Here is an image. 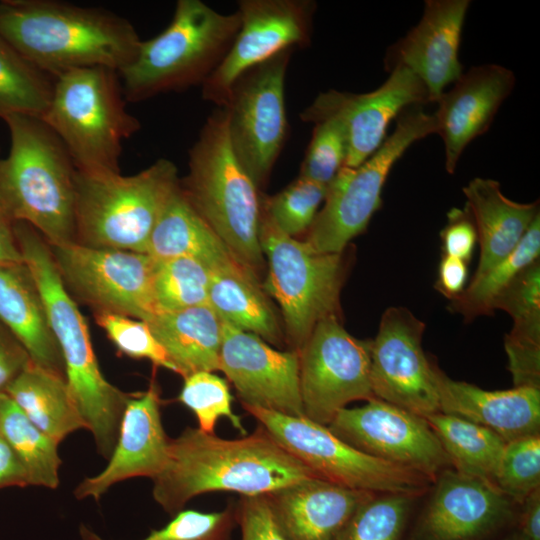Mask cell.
Masks as SVG:
<instances>
[{"label":"cell","instance_id":"cell-1","mask_svg":"<svg viewBox=\"0 0 540 540\" xmlns=\"http://www.w3.org/2000/svg\"><path fill=\"white\" fill-rule=\"evenodd\" d=\"M319 478L284 450L260 425L249 435L224 439L187 427L171 439L169 458L153 479V498L170 515L204 493L266 495Z\"/></svg>","mask_w":540,"mask_h":540},{"label":"cell","instance_id":"cell-2","mask_svg":"<svg viewBox=\"0 0 540 540\" xmlns=\"http://www.w3.org/2000/svg\"><path fill=\"white\" fill-rule=\"evenodd\" d=\"M0 35L52 78L87 67L119 71L142 41L112 11L56 0L0 1Z\"/></svg>","mask_w":540,"mask_h":540},{"label":"cell","instance_id":"cell-3","mask_svg":"<svg viewBox=\"0 0 540 540\" xmlns=\"http://www.w3.org/2000/svg\"><path fill=\"white\" fill-rule=\"evenodd\" d=\"M13 229L59 347L70 394L99 454L108 459L129 395L103 376L86 320L63 283L48 243L25 222H13Z\"/></svg>","mask_w":540,"mask_h":540},{"label":"cell","instance_id":"cell-4","mask_svg":"<svg viewBox=\"0 0 540 540\" xmlns=\"http://www.w3.org/2000/svg\"><path fill=\"white\" fill-rule=\"evenodd\" d=\"M3 120L10 149L0 158V210L12 222L32 226L49 246L74 242L76 168L66 148L40 117Z\"/></svg>","mask_w":540,"mask_h":540},{"label":"cell","instance_id":"cell-5","mask_svg":"<svg viewBox=\"0 0 540 540\" xmlns=\"http://www.w3.org/2000/svg\"><path fill=\"white\" fill-rule=\"evenodd\" d=\"M179 186L239 263L253 273L262 266L259 188L232 149L223 108L207 117L189 150L188 173Z\"/></svg>","mask_w":540,"mask_h":540},{"label":"cell","instance_id":"cell-6","mask_svg":"<svg viewBox=\"0 0 540 540\" xmlns=\"http://www.w3.org/2000/svg\"><path fill=\"white\" fill-rule=\"evenodd\" d=\"M240 14L220 13L201 0H178L170 24L141 41L136 55L118 71L126 101L202 86L228 53Z\"/></svg>","mask_w":540,"mask_h":540},{"label":"cell","instance_id":"cell-7","mask_svg":"<svg viewBox=\"0 0 540 540\" xmlns=\"http://www.w3.org/2000/svg\"><path fill=\"white\" fill-rule=\"evenodd\" d=\"M176 165L160 158L130 176L75 171V242L145 253L153 228L179 185Z\"/></svg>","mask_w":540,"mask_h":540},{"label":"cell","instance_id":"cell-8","mask_svg":"<svg viewBox=\"0 0 540 540\" xmlns=\"http://www.w3.org/2000/svg\"><path fill=\"white\" fill-rule=\"evenodd\" d=\"M118 71L87 67L54 78L49 105L41 117L83 172H120L124 140L141 127L125 107Z\"/></svg>","mask_w":540,"mask_h":540},{"label":"cell","instance_id":"cell-9","mask_svg":"<svg viewBox=\"0 0 540 540\" xmlns=\"http://www.w3.org/2000/svg\"><path fill=\"white\" fill-rule=\"evenodd\" d=\"M259 241L267 260L263 285L279 305L287 337L300 350L316 324L340 312L347 271L344 251L322 253L283 233L261 207Z\"/></svg>","mask_w":540,"mask_h":540},{"label":"cell","instance_id":"cell-10","mask_svg":"<svg viewBox=\"0 0 540 540\" xmlns=\"http://www.w3.org/2000/svg\"><path fill=\"white\" fill-rule=\"evenodd\" d=\"M391 135L356 168L344 166L327 186L323 206L307 231L305 242L322 253L343 252L363 233L382 205L381 194L394 164L415 142L436 133L433 114L421 105L403 109Z\"/></svg>","mask_w":540,"mask_h":540},{"label":"cell","instance_id":"cell-11","mask_svg":"<svg viewBox=\"0 0 540 540\" xmlns=\"http://www.w3.org/2000/svg\"><path fill=\"white\" fill-rule=\"evenodd\" d=\"M290 455L319 478L374 494L424 492L430 479L409 468L372 457L335 436L327 426L305 416L244 406Z\"/></svg>","mask_w":540,"mask_h":540},{"label":"cell","instance_id":"cell-12","mask_svg":"<svg viewBox=\"0 0 540 540\" xmlns=\"http://www.w3.org/2000/svg\"><path fill=\"white\" fill-rule=\"evenodd\" d=\"M292 52L242 74L222 107L232 149L258 188L267 182L287 138L284 88Z\"/></svg>","mask_w":540,"mask_h":540},{"label":"cell","instance_id":"cell-13","mask_svg":"<svg viewBox=\"0 0 540 540\" xmlns=\"http://www.w3.org/2000/svg\"><path fill=\"white\" fill-rule=\"evenodd\" d=\"M69 289L96 312L149 321L159 313L153 277L156 261L148 254L70 242L50 246Z\"/></svg>","mask_w":540,"mask_h":540},{"label":"cell","instance_id":"cell-14","mask_svg":"<svg viewBox=\"0 0 540 540\" xmlns=\"http://www.w3.org/2000/svg\"><path fill=\"white\" fill-rule=\"evenodd\" d=\"M299 352L304 416L328 426L349 403L374 397L371 340L352 336L338 316L319 321Z\"/></svg>","mask_w":540,"mask_h":540},{"label":"cell","instance_id":"cell-15","mask_svg":"<svg viewBox=\"0 0 540 540\" xmlns=\"http://www.w3.org/2000/svg\"><path fill=\"white\" fill-rule=\"evenodd\" d=\"M316 3L311 0H240V28L222 62L201 86L222 108L234 82L283 51L310 45Z\"/></svg>","mask_w":540,"mask_h":540},{"label":"cell","instance_id":"cell-16","mask_svg":"<svg viewBox=\"0 0 540 540\" xmlns=\"http://www.w3.org/2000/svg\"><path fill=\"white\" fill-rule=\"evenodd\" d=\"M425 323L405 307L387 308L371 340L375 398L425 418L440 412L438 368L422 348Z\"/></svg>","mask_w":540,"mask_h":540},{"label":"cell","instance_id":"cell-17","mask_svg":"<svg viewBox=\"0 0 540 540\" xmlns=\"http://www.w3.org/2000/svg\"><path fill=\"white\" fill-rule=\"evenodd\" d=\"M327 427L359 451L430 480L451 465L425 418L378 398L343 408Z\"/></svg>","mask_w":540,"mask_h":540},{"label":"cell","instance_id":"cell-18","mask_svg":"<svg viewBox=\"0 0 540 540\" xmlns=\"http://www.w3.org/2000/svg\"><path fill=\"white\" fill-rule=\"evenodd\" d=\"M389 73L368 93L321 92L300 114L304 122L334 119L340 124L347 143L346 167H358L381 146L388 125L403 109L430 103L426 87L412 71L396 66Z\"/></svg>","mask_w":540,"mask_h":540},{"label":"cell","instance_id":"cell-19","mask_svg":"<svg viewBox=\"0 0 540 540\" xmlns=\"http://www.w3.org/2000/svg\"><path fill=\"white\" fill-rule=\"evenodd\" d=\"M223 322L219 370L244 406L304 416L299 352L280 351L259 336Z\"/></svg>","mask_w":540,"mask_h":540},{"label":"cell","instance_id":"cell-20","mask_svg":"<svg viewBox=\"0 0 540 540\" xmlns=\"http://www.w3.org/2000/svg\"><path fill=\"white\" fill-rule=\"evenodd\" d=\"M469 0H426L416 26L387 50L384 64L412 71L436 103L448 84L463 74L458 53Z\"/></svg>","mask_w":540,"mask_h":540},{"label":"cell","instance_id":"cell-21","mask_svg":"<svg viewBox=\"0 0 540 540\" xmlns=\"http://www.w3.org/2000/svg\"><path fill=\"white\" fill-rule=\"evenodd\" d=\"M158 387L129 395L119 426L118 438L108 464L97 475L87 477L74 490L77 499L99 501L108 489L134 477L156 478L169 458L171 439L161 420Z\"/></svg>","mask_w":540,"mask_h":540},{"label":"cell","instance_id":"cell-22","mask_svg":"<svg viewBox=\"0 0 540 540\" xmlns=\"http://www.w3.org/2000/svg\"><path fill=\"white\" fill-rule=\"evenodd\" d=\"M512 513V500L493 484L445 469L436 478L417 539L477 540L505 523Z\"/></svg>","mask_w":540,"mask_h":540},{"label":"cell","instance_id":"cell-23","mask_svg":"<svg viewBox=\"0 0 540 540\" xmlns=\"http://www.w3.org/2000/svg\"><path fill=\"white\" fill-rule=\"evenodd\" d=\"M512 70L498 64L471 67L447 92L433 113L445 148V168L453 174L466 147L489 129L515 86Z\"/></svg>","mask_w":540,"mask_h":540},{"label":"cell","instance_id":"cell-24","mask_svg":"<svg viewBox=\"0 0 540 540\" xmlns=\"http://www.w3.org/2000/svg\"><path fill=\"white\" fill-rule=\"evenodd\" d=\"M373 494L312 478L266 496L287 540H336L357 507Z\"/></svg>","mask_w":540,"mask_h":540},{"label":"cell","instance_id":"cell-25","mask_svg":"<svg viewBox=\"0 0 540 540\" xmlns=\"http://www.w3.org/2000/svg\"><path fill=\"white\" fill-rule=\"evenodd\" d=\"M440 412L476 423L505 442L540 434V389L489 391L456 381L438 370Z\"/></svg>","mask_w":540,"mask_h":540},{"label":"cell","instance_id":"cell-26","mask_svg":"<svg viewBox=\"0 0 540 540\" xmlns=\"http://www.w3.org/2000/svg\"><path fill=\"white\" fill-rule=\"evenodd\" d=\"M477 229L480 244L476 280L507 257L540 215L539 202L518 203L508 199L498 181L477 177L462 189Z\"/></svg>","mask_w":540,"mask_h":540},{"label":"cell","instance_id":"cell-27","mask_svg":"<svg viewBox=\"0 0 540 540\" xmlns=\"http://www.w3.org/2000/svg\"><path fill=\"white\" fill-rule=\"evenodd\" d=\"M0 324L17 339L34 364L65 377L42 298L24 262L0 263Z\"/></svg>","mask_w":540,"mask_h":540},{"label":"cell","instance_id":"cell-28","mask_svg":"<svg viewBox=\"0 0 540 540\" xmlns=\"http://www.w3.org/2000/svg\"><path fill=\"white\" fill-rule=\"evenodd\" d=\"M145 253L156 262L179 257L193 258L212 272L247 269L195 211L179 185L164 206Z\"/></svg>","mask_w":540,"mask_h":540},{"label":"cell","instance_id":"cell-29","mask_svg":"<svg viewBox=\"0 0 540 540\" xmlns=\"http://www.w3.org/2000/svg\"><path fill=\"white\" fill-rule=\"evenodd\" d=\"M493 311H506L513 319L504 347L514 387L540 388V263L525 267L498 294Z\"/></svg>","mask_w":540,"mask_h":540},{"label":"cell","instance_id":"cell-30","mask_svg":"<svg viewBox=\"0 0 540 540\" xmlns=\"http://www.w3.org/2000/svg\"><path fill=\"white\" fill-rule=\"evenodd\" d=\"M175 373L219 370L223 322L209 305L162 311L146 322Z\"/></svg>","mask_w":540,"mask_h":540},{"label":"cell","instance_id":"cell-31","mask_svg":"<svg viewBox=\"0 0 540 540\" xmlns=\"http://www.w3.org/2000/svg\"><path fill=\"white\" fill-rule=\"evenodd\" d=\"M4 393L36 427L57 443L79 429H86L65 377L32 361Z\"/></svg>","mask_w":540,"mask_h":540},{"label":"cell","instance_id":"cell-32","mask_svg":"<svg viewBox=\"0 0 540 540\" xmlns=\"http://www.w3.org/2000/svg\"><path fill=\"white\" fill-rule=\"evenodd\" d=\"M208 305L222 321L281 345L283 334L275 312L250 270L212 272Z\"/></svg>","mask_w":540,"mask_h":540},{"label":"cell","instance_id":"cell-33","mask_svg":"<svg viewBox=\"0 0 540 540\" xmlns=\"http://www.w3.org/2000/svg\"><path fill=\"white\" fill-rule=\"evenodd\" d=\"M425 420L457 472L495 486L507 442L488 428L455 415L437 412Z\"/></svg>","mask_w":540,"mask_h":540},{"label":"cell","instance_id":"cell-34","mask_svg":"<svg viewBox=\"0 0 540 540\" xmlns=\"http://www.w3.org/2000/svg\"><path fill=\"white\" fill-rule=\"evenodd\" d=\"M0 434L25 469L29 485L58 487L59 443L36 427L6 393H0Z\"/></svg>","mask_w":540,"mask_h":540},{"label":"cell","instance_id":"cell-35","mask_svg":"<svg viewBox=\"0 0 540 540\" xmlns=\"http://www.w3.org/2000/svg\"><path fill=\"white\" fill-rule=\"evenodd\" d=\"M54 78L22 56L0 35V118L13 114L42 117Z\"/></svg>","mask_w":540,"mask_h":540},{"label":"cell","instance_id":"cell-36","mask_svg":"<svg viewBox=\"0 0 540 540\" xmlns=\"http://www.w3.org/2000/svg\"><path fill=\"white\" fill-rule=\"evenodd\" d=\"M540 215L533 221L517 247L483 276L471 280L461 295L450 301L449 310L471 321L492 314L494 299L525 267L539 259Z\"/></svg>","mask_w":540,"mask_h":540},{"label":"cell","instance_id":"cell-37","mask_svg":"<svg viewBox=\"0 0 540 540\" xmlns=\"http://www.w3.org/2000/svg\"><path fill=\"white\" fill-rule=\"evenodd\" d=\"M211 276L212 271L193 258L156 262L153 291L159 312L208 305Z\"/></svg>","mask_w":540,"mask_h":540},{"label":"cell","instance_id":"cell-38","mask_svg":"<svg viewBox=\"0 0 540 540\" xmlns=\"http://www.w3.org/2000/svg\"><path fill=\"white\" fill-rule=\"evenodd\" d=\"M413 496L373 494L363 501L336 540H400Z\"/></svg>","mask_w":540,"mask_h":540},{"label":"cell","instance_id":"cell-39","mask_svg":"<svg viewBox=\"0 0 540 540\" xmlns=\"http://www.w3.org/2000/svg\"><path fill=\"white\" fill-rule=\"evenodd\" d=\"M232 399L227 381L211 371L186 376L178 396V400L194 413L201 431L214 434L217 421L225 417L246 435L241 418L232 410Z\"/></svg>","mask_w":540,"mask_h":540},{"label":"cell","instance_id":"cell-40","mask_svg":"<svg viewBox=\"0 0 540 540\" xmlns=\"http://www.w3.org/2000/svg\"><path fill=\"white\" fill-rule=\"evenodd\" d=\"M326 193L327 186L299 176L276 195L261 199V207L283 233L294 237L308 231Z\"/></svg>","mask_w":540,"mask_h":540},{"label":"cell","instance_id":"cell-41","mask_svg":"<svg viewBox=\"0 0 540 540\" xmlns=\"http://www.w3.org/2000/svg\"><path fill=\"white\" fill-rule=\"evenodd\" d=\"M236 524L235 504L214 512L181 510L142 540H230ZM79 532L82 540H104L85 525Z\"/></svg>","mask_w":540,"mask_h":540},{"label":"cell","instance_id":"cell-42","mask_svg":"<svg viewBox=\"0 0 540 540\" xmlns=\"http://www.w3.org/2000/svg\"><path fill=\"white\" fill-rule=\"evenodd\" d=\"M494 484L505 496L521 504L540 489V434L506 443Z\"/></svg>","mask_w":540,"mask_h":540},{"label":"cell","instance_id":"cell-43","mask_svg":"<svg viewBox=\"0 0 540 540\" xmlns=\"http://www.w3.org/2000/svg\"><path fill=\"white\" fill-rule=\"evenodd\" d=\"M346 156L347 143L340 124L334 119L320 120L314 123L299 176L328 186L345 166Z\"/></svg>","mask_w":540,"mask_h":540},{"label":"cell","instance_id":"cell-44","mask_svg":"<svg viewBox=\"0 0 540 540\" xmlns=\"http://www.w3.org/2000/svg\"><path fill=\"white\" fill-rule=\"evenodd\" d=\"M95 318L118 351L175 372L164 348L145 321L109 312H96Z\"/></svg>","mask_w":540,"mask_h":540},{"label":"cell","instance_id":"cell-45","mask_svg":"<svg viewBox=\"0 0 540 540\" xmlns=\"http://www.w3.org/2000/svg\"><path fill=\"white\" fill-rule=\"evenodd\" d=\"M235 512L242 540H287L266 495L240 496Z\"/></svg>","mask_w":540,"mask_h":540},{"label":"cell","instance_id":"cell-46","mask_svg":"<svg viewBox=\"0 0 540 540\" xmlns=\"http://www.w3.org/2000/svg\"><path fill=\"white\" fill-rule=\"evenodd\" d=\"M442 255L469 262L477 242L473 216L465 204L463 209L452 208L447 213V224L440 232Z\"/></svg>","mask_w":540,"mask_h":540},{"label":"cell","instance_id":"cell-47","mask_svg":"<svg viewBox=\"0 0 540 540\" xmlns=\"http://www.w3.org/2000/svg\"><path fill=\"white\" fill-rule=\"evenodd\" d=\"M31 362L27 352L17 339L0 324V393Z\"/></svg>","mask_w":540,"mask_h":540},{"label":"cell","instance_id":"cell-48","mask_svg":"<svg viewBox=\"0 0 540 540\" xmlns=\"http://www.w3.org/2000/svg\"><path fill=\"white\" fill-rule=\"evenodd\" d=\"M467 264L461 259L442 255L435 288L450 301L461 295L466 288Z\"/></svg>","mask_w":540,"mask_h":540},{"label":"cell","instance_id":"cell-49","mask_svg":"<svg viewBox=\"0 0 540 540\" xmlns=\"http://www.w3.org/2000/svg\"><path fill=\"white\" fill-rule=\"evenodd\" d=\"M12 486L26 487L30 485L21 462L0 434V489Z\"/></svg>","mask_w":540,"mask_h":540},{"label":"cell","instance_id":"cell-50","mask_svg":"<svg viewBox=\"0 0 540 540\" xmlns=\"http://www.w3.org/2000/svg\"><path fill=\"white\" fill-rule=\"evenodd\" d=\"M523 504L520 540H540V489L528 496Z\"/></svg>","mask_w":540,"mask_h":540},{"label":"cell","instance_id":"cell-51","mask_svg":"<svg viewBox=\"0 0 540 540\" xmlns=\"http://www.w3.org/2000/svg\"><path fill=\"white\" fill-rule=\"evenodd\" d=\"M13 222L0 210V263H22Z\"/></svg>","mask_w":540,"mask_h":540},{"label":"cell","instance_id":"cell-52","mask_svg":"<svg viewBox=\"0 0 540 540\" xmlns=\"http://www.w3.org/2000/svg\"><path fill=\"white\" fill-rule=\"evenodd\" d=\"M504 540H520L519 536L516 534V535H513V536H510Z\"/></svg>","mask_w":540,"mask_h":540}]
</instances>
